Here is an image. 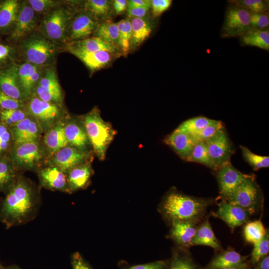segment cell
Instances as JSON below:
<instances>
[{
	"label": "cell",
	"mask_w": 269,
	"mask_h": 269,
	"mask_svg": "<svg viewBox=\"0 0 269 269\" xmlns=\"http://www.w3.org/2000/svg\"><path fill=\"white\" fill-rule=\"evenodd\" d=\"M169 259L159 260L150 263L135 265H126L121 269H168Z\"/></svg>",
	"instance_id": "cell-48"
},
{
	"label": "cell",
	"mask_w": 269,
	"mask_h": 269,
	"mask_svg": "<svg viewBox=\"0 0 269 269\" xmlns=\"http://www.w3.org/2000/svg\"><path fill=\"white\" fill-rule=\"evenodd\" d=\"M43 151L37 141L14 145L10 159L15 168L31 169L42 160Z\"/></svg>",
	"instance_id": "cell-7"
},
{
	"label": "cell",
	"mask_w": 269,
	"mask_h": 269,
	"mask_svg": "<svg viewBox=\"0 0 269 269\" xmlns=\"http://www.w3.org/2000/svg\"><path fill=\"white\" fill-rule=\"evenodd\" d=\"M3 266L2 265V264H1L0 262V269H1L2 268H3Z\"/></svg>",
	"instance_id": "cell-60"
},
{
	"label": "cell",
	"mask_w": 269,
	"mask_h": 269,
	"mask_svg": "<svg viewBox=\"0 0 269 269\" xmlns=\"http://www.w3.org/2000/svg\"><path fill=\"white\" fill-rule=\"evenodd\" d=\"M209 246L217 252L222 250L221 243L216 237L208 218L199 224L192 241V246Z\"/></svg>",
	"instance_id": "cell-26"
},
{
	"label": "cell",
	"mask_w": 269,
	"mask_h": 269,
	"mask_svg": "<svg viewBox=\"0 0 269 269\" xmlns=\"http://www.w3.org/2000/svg\"><path fill=\"white\" fill-rule=\"evenodd\" d=\"M22 101L14 99L0 91V108L2 110L20 109Z\"/></svg>",
	"instance_id": "cell-50"
},
{
	"label": "cell",
	"mask_w": 269,
	"mask_h": 269,
	"mask_svg": "<svg viewBox=\"0 0 269 269\" xmlns=\"http://www.w3.org/2000/svg\"><path fill=\"white\" fill-rule=\"evenodd\" d=\"M12 141H13V136L10 128L0 123V154L5 152L8 149Z\"/></svg>",
	"instance_id": "cell-46"
},
{
	"label": "cell",
	"mask_w": 269,
	"mask_h": 269,
	"mask_svg": "<svg viewBox=\"0 0 269 269\" xmlns=\"http://www.w3.org/2000/svg\"><path fill=\"white\" fill-rule=\"evenodd\" d=\"M70 23L67 31L69 38L78 41L88 38L94 33L100 22L85 12L78 13Z\"/></svg>",
	"instance_id": "cell-13"
},
{
	"label": "cell",
	"mask_w": 269,
	"mask_h": 269,
	"mask_svg": "<svg viewBox=\"0 0 269 269\" xmlns=\"http://www.w3.org/2000/svg\"><path fill=\"white\" fill-rule=\"evenodd\" d=\"M64 132L68 144L79 149L85 150L89 141L83 126L72 122L64 126Z\"/></svg>",
	"instance_id": "cell-29"
},
{
	"label": "cell",
	"mask_w": 269,
	"mask_h": 269,
	"mask_svg": "<svg viewBox=\"0 0 269 269\" xmlns=\"http://www.w3.org/2000/svg\"><path fill=\"white\" fill-rule=\"evenodd\" d=\"M240 41L244 45L254 46L269 51V30H259L251 28L240 37Z\"/></svg>",
	"instance_id": "cell-32"
},
{
	"label": "cell",
	"mask_w": 269,
	"mask_h": 269,
	"mask_svg": "<svg viewBox=\"0 0 269 269\" xmlns=\"http://www.w3.org/2000/svg\"><path fill=\"white\" fill-rule=\"evenodd\" d=\"M253 269H269V257L267 255L260 260Z\"/></svg>",
	"instance_id": "cell-57"
},
{
	"label": "cell",
	"mask_w": 269,
	"mask_h": 269,
	"mask_svg": "<svg viewBox=\"0 0 269 269\" xmlns=\"http://www.w3.org/2000/svg\"><path fill=\"white\" fill-rule=\"evenodd\" d=\"M187 161L198 162L212 170H216L210 159L205 142L198 141L195 143Z\"/></svg>",
	"instance_id": "cell-37"
},
{
	"label": "cell",
	"mask_w": 269,
	"mask_h": 269,
	"mask_svg": "<svg viewBox=\"0 0 269 269\" xmlns=\"http://www.w3.org/2000/svg\"><path fill=\"white\" fill-rule=\"evenodd\" d=\"M24 56L30 64L42 65L54 55L55 49L48 40L40 37H32L26 40L23 45Z\"/></svg>",
	"instance_id": "cell-9"
},
{
	"label": "cell",
	"mask_w": 269,
	"mask_h": 269,
	"mask_svg": "<svg viewBox=\"0 0 269 269\" xmlns=\"http://www.w3.org/2000/svg\"><path fill=\"white\" fill-rule=\"evenodd\" d=\"M150 7V0H128V8Z\"/></svg>",
	"instance_id": "cell-56"
},
{
	"label": "cell",
	"mask_w": 269,
	"mask_h": 269,
	"mask_svg": "<svg viewBox=\"0 0 269 269\" xmlns=\"http://www.w3.org/2000/svg\"><path fill=\"white\" fill-rule=\"evenodd\" d=\"M16 171L10 158L0 157V191L6 193L16 181Z\"/></svg>",
	"instance_id": "cell-33"
},
{
	"label": "cell",
	"mask_w": 269,
	"mask_h": 269,
	"mask_svg": "<svg viewBox=\"0 0 269 269\" xmlns=\"http://www.w3.org/2000/svg\"><path fill=\"white\" fill-rule=\"evenodd\" d=\"M28 108L39 124L45 126L53 124L60 115V109L56 104L43 101L37 97L31 99Z\"/></svg>",
	"instance_id": "cell-16"
},
{
	"label": "cell",
	"mask_w": 269,
	"mask_h": 269,
	"mask_svg": "<svg viewBox=\"0 0 269 269\" xmlns=\"http://www.w3.org/2000/svg\"><path fill=\"white\" fill-rule=\"evenodd\" d=\"M230 2L247 9L251 13L267 12L269 7V0H236Z\"/></svg>",
	"instance_id": "cell-40"
},
{
	"label": "cell",
	"mask_w": 269,
	"mask_h": 269,
	"mask_svg": "<svg viewBox=\"0 0 269 269\" xmlns=\"http://www.w3.org/2000/svg\"><path fill=\"white\" fill-rule=\"evenodd\" d=\"M69 50L74 52H95L107 50L121 54L119 48L96 36L75 41L70 45Z\"/></svg>",
	"instance_id": "cell-24"
},
{
	"label": "cell",
	"mask_w": 269,
	"mask_h": 269,
	"mask_svg": "<svg viewBox=\"0 0 269 269\" xmlns=\"http://www.w3.org/2000/svg\"><path fill=\"white\" fill-rule=\"evenodd\" d=\"M72 269H93L89 263L79 252L74 253L71 257Z\"/></svg>",
	"instance_id": "cell-53"
},
{
	"label": "cell",
	"mask_w": 269,
	"mask_h": 269,
	"mask_svg": "<svg viewBox=\"0 0 269 269\" xmlns=\"http://www.w3.org/2000/svg\"><path fill=\"white\" fill-rule=\"evenodd\" d=\"M222 269H251V265L250 264V262L248 263H247L246 264L233 267H230V268H224Z\"/></svg>",
	"instance_id": "cell-58"
},
{
	"label": "cell",
	"mask_w": 269,
	"mask_h": 269,
	"mask_svg": "<svg viewBox=\"0 0 269 269\" xmlns=\"http://www.w3.org/2000/svg\"><path fill=\"white\" fill-rule=\"evenodd\" d=\"M36 86L43 90L61 89L56 73L54 70L49 69L40 78Z\"/></svg>",
	"instance_id": "cell-44"
},
{
	"label": "cell",
	"mask_w": 269,
	"mask_h": 269,
	"mask_svg": "<svg viewBox=\"0 0 269 269\" xmlns=\"http://www.w3.org/2000/svg\"><path fill=\"white\" fill-rule=\"evenodd\" d=\"M94 33V36L118 47L119 30L117 22L115 23L112 20L100 22Z\"/></svg>",
	"instance_id": "cell-34"
},
{
	"label": "cell",
	"mask_w": 269,
	"mask_h": 269,
	"mask_svg": "<svg viewBox=\"0 0 269 269\" xmlns=\"http://www.w3.org/2000/svg\"><path fill=\"white\" fill-rule=\"evenodd\" d=\"M215 201L212 198L197 197L170 189L158 206V211L169 224L175 220L201 221L207 209Z\"/></svg>",
	"instance_id": "cell-2"
},
{
	"label": "cell",
	"mask_w": 269,
	"mask_h": 269,
	"mask_svg": "<svg viewBox=\"0 0 269 269\" xmlns=\"http://www.w3.org/2000/svg\"><path fill=\"white\" fill-rule=\"evenodd\" d=\"M82 122L95 154L100 160H103L116 134L115 130L110 123L102 119L96 108L86 114Z\"/></svg>",
	"instance_id": "cell-3"
},
{
	"label": "cell",
	"mask_w": 269,
	"mask_h": 269,
	"mask_svg": "<svg viewBox=\"0 0 269 269\" xmlns=\"http://www.w3.org/2000/svg\"><path fill=\"white\" fill-rule=\"evenodd\" d=\"M14 49L10 45L0 43V68L6 67L12 59Z\"/></svg>",
	"instance_id": "cell-52"
},
{
	"label": "cell",
	"mask_w": 269,
	"mask_h": 269,
	"mask_svg": "<svg viewBox=\"0 0 269 269\" xmlns=\"http://www.w3.org/2000/svg\"><path fill=\"white\" fill-rule=\"evenodd\" d=\"M218 171L217 179L223 200L230 195L250 175L239 171L230 161L224 164Z\"/></svg>",
	"instance_id": "cell-10"
},
{
	"label": "cell",
	"mask_w": 269,
	"mask_h": 269,
	"mask_svg": "<svg viewBox=\"0 0 269 269\" xmlns=\"http://www.w3.org/2000/svg\"><path fill=\"white\" fill-rule=\"evenodd\" d=\"M53 164L66 174L72 168L80 164L86 163L89 153L67 145L54 154Z\"/></svg>",
	"instance_id": "cell-12"
},
{
	"label": "cell",
	"mask_w": 269,
	"mask_h": 269,
	"mask_svg": "<svg viewBox=\"0 0 269 269\" xmlns=\"http://www.w3.org/2000/svg\"><path fill=\"white\" fill-rule=\"evenodd\" d=\"M201 222L195 220L173 221L169 224L170 228L168 238L173 241L176 247L188 249L192 246V240Z\"/></svg>",
	"instance_id": "cell-11"
},
{
	"label": "cell",
	"mask_w": 269,
	"mask_h": 269,
	"mask_svg": "<svg viewBox=\"0 0 269 269\" xmlns=\"http://www.w3.org/2000/svg\"><path fill=\"white\" fill-rule=\"evenodd\" d=\"M112 6L114 12L120 14L124 12L128 8V0H115L112 1Z\"/></svg>",
	"instance_id": "cell-55"
},
{
	"label": "cell",
	"mask_w": 269,
	"mask_h": 269,
	"mask_svg": "<svg viewBox=\"0 0 269 269\" xmlns=\"http://www.w3.org/2000/svg\"><path fill=\"white\" fill-rule=\"evenodd\" d=\"M150 7L127 8V18H144L148 13Z\"/></svg>",
	"instance_id": "cell-54"
},
{
	"label": "cell",
	"mask_w": 269,
	"mask_h": 269,
	"mask_svg": "<svg viewBox=\"0 0 269 269\" xmlns=\"http://www.w3.org/2000/svg\"><path fill=\"white\" fill-rule=\"evenodd\" d=\"M39 207V199L31 184L17 178L0 203V221L7 229L33 219Z\"/></svg>",
	"instance_id": "cell-1"
},
{
	"label": "cell",
	"mask_w": 269,
	"mask_h": 269,
	"mask_svg": "<svg viewBox=\"0 0 269 269\" xmlns=\"http://www.w3.org/2000/svg\"><path fill=\"white\" fill-rule=\"evenodd\" d=\"M17 67V65L12 63L0 68V91L12 98L22 101L24 97L18 81Z\"/></svg>",
	"instance_id": "cell-17"
},
{
	"label": "cell",
	"mask_w": 269,
	"mask_h": 269,
	"mask_svg": "<svg viewBox=\"0 0 269 269\" xmlns=\"http://www.w3.org/2000/svg\"><path fill=\"white\" fill-rule=\"evenodd\" d=\"M240 148L244 159L254 170H257L269 166V156L256 154L244 146L241 145Z\"/></svg>",
	"instance_id": "cell-39"
},
{
	"label": "cell",
	"mask_w": 269,
	"mask_h": 269,
	"mask_svg": "<svg viewBox=\"0 0 269 269\" xmlns=\"http://www.w3.org/2000/svg\"><path fill=\"white\" fill-rule=\"evenodd\" d=\"M251 28L259 30H268L269 25V14L267 12L251 13Z\"/></svg>",
	"instance_id": "cell-47"
},
{
	"label": "cell",
	"mask_w": 269,
	"mask_h": 269,
	"mask_svg": "<svg viewBox=\"0 0 269 269\" xmlns=\"http://www.w3.org/2000/svg\"><path fill=\"white\" fill-rule=\"evenodd\" d=\"M214 120L204 117H194L182 122L176 129L192 135L214 122Z\"/></svg>",
	"instance_id": "cell-38"
},
{
	"label": "cell",
	"mask_w": 269,
	"mask_h": 269,
	"mask_svg": "<svg viewBox=\"0 0 269 269\" xmlns=\"http://www.w3.org/2000/svg\"><path fill=\"white\" fill-rule=\"evenodd\" d=\"M223 200L240 207L252 215L258 213L262 208L264 196L255 176L250 175L230 195Z\"/></svg>",
	"instance_id": "cell-4"
},
{
	"label": "cell",
	"mask_w": 269,
	"mask_h": 269,
	"mask_svg": "<svg viewBox=\"0 0 269 269\" xmlns=\"http://www.w3.org/2000/svg\"><path fill=\"white\" fill-rule=\"evenodd\" d=\"M269 235L268 231L262 240L254 244L249 261L250 265L254 266L262 258L269 255Z\"/></svg>",
	"instance_id": "cell-41"
},
{
	"label": "cell",
	"mask_w": 269,
	"mask_h": 269,
	"mask_svg": "<svg viewBox=\"0 0 269 269\" xmlns=\"http://www.w3.org/2000/svg\"><path fill=\"white\" fill-rule=\"evenodd\" d=\"M36 25L35 11L28 1L20 4L16 20L10 33V39L17 40L30 33Z\"/></svg>",
	"instance_id": "cell-15"
},
{
	"label": "cell",
	"mask_w": 269,
	"mask_h": 269,
	"mask_svg": "<svg viewBox=\"0 0 269 269\" xmlns=\"http://www.w3.org/2000/svg\"><path fill=\"white\" fill-rule=\"evenodd\" d=\"M87 12L99 22L111 20L113 8L112 1L109 0H89L85 2Z\"/></svg>",
	"instance_id": "cell-31"
},
{
	"label": "cell",
	"mask_w": 269,
	"mask_h": 269,
	"mask_svg": "<svg viewBox=\"0 0 269 269\" xmlns=\"http://www.w3.org/2000/svg\"><path fill=\"white\" fill-rule=\"evenodd\" d=\"M251 17L250 11L231 3L226 11L221 36L224 38L240 37L251 28Z\"/></svg>",
	"instance_id": "cell-5"
},
{
	"label": "cell",
	"mask_w": 269,
	"mask_h": 269,
	"mask_svg": "<svg viewBox=\"0 0 269 269\" xmlns=\"http://www.w3.org/2000/svg\"><path fill=\"white\" fill-rule=\"evenodd\" d=\"M168 269H204L196 263L188 249L175 247L169 259Z\"/></svg>",
	"instance_id": "cell-28"
},
{
	"label": "cell",
	"mask_w": 269,
	"mask_h": 269,
	"mask_svg": "<svg viewBox=\"0 0 269 269\" xmlns=\"http://www.w3.org/2000/svg\"><path fill=\"white\" fill-rule=\"evenodd\" d=\"M71 17V13L64 8H58L50 11L43 20L44 33L52 40H62L67 33Z\"/></svg>",
	"instance_id": "cell-8"
},
{
	"label": "cell",
	"mask_w": 269,
	"mask_h": 269,
	"mask_svg": "<svg viewBox=\"0 0 269 269\" xmlns=\"http://www.w3.org/2000/svg\"><path fill=\"white\" fill-rule=\"evenodd\" d=\"M223 127L221 122L215 120L214 122L192 136L195 143L198 141L205 142Z\"/></svg>",
	"instance_id": "cell-43"
},
{
	"label": "cell",
	"mask_w": 269,
	"mask_h": 269,
	"mask_svg": "<svg viewBox=\"0 0 269 269\" xmlns=\"http://www.w3.org/2000/svg\"><path fill=\"white\" fill-rule=\"evenodd\" d=\"M20 3L17 0L0 1V35L11 32L14 26Z\"/></svg>",
	"instance_id": "cell-25"
},
{
	"label": "cell",
	"mask_w": 269,
	"mask_h": 269,
	"mask_svg": "<svg viewBox=\"0 0 269 269\" xmlns=\"http://www.w3.org/2000/svg\"><path fill=\"white\" fill-rule=\"evenodd\" d=\"M129 19L131 26V48L133 50L149 37L153 30V25L146 17Z\"/></svg>",
	"instance_id": "cell-27"
},
{
	"label": "cell",
	"mask_w": 269,
	"mask_h": 269,
	"mask_svg": "<svg viewBox=\"0 0 269 269\" xmlns=\"http://www.w3.org/2000/svg\"><path fill=\"white\" fill-rule=\"evenodd\" d=\"M205 143L210 159L216 170L230 161L234 148L223 127Z\"/></svg>",
	"instance_id": "cell-6"
},
{
	"label": "cell",
	"mask_w": 269,
	"mask_h": 269,
	"mask_svg": "<svg viewBox=\"0 0 269 269\" xmlns=\"http://www.w3.org/2000/svg\"><path fill=\"white\" fill-rule=\"evenodd\" d=\"M183 159L188 160L195 142L192 136L184 132L175 130L164 140Z\"/></svg>",
	"instance_id": "cell-20"
},
{
	"label": "cell",
	"mask_w": 269,
	"mask_h": 269,
	"mask_svg": "<svg viewBox=\"0 0 269 269\" xmlns=\"http://www.w3.org/2000/svg\"><path fill=\"white\" fill-rule=\"evenodd\" d=\"M35 12H45L56 6L58 2L52 0H29L27 1Z\"/></svg>",
	"instance_id": "cell-49"
},
{
	"label": "cell",
	"mask_w": 269,
	"mask_h": 269,
	"mask_svg": "<svg viewBox=\"0 0 269 269\" xmlns=\"http://www.w3.org/2000/svg\"><path fill=\"white\" fill-rule=\"evenodd\" d=\"M35 93L37 98L47 102H59L62 100V92L61 89L43 90L36 86Z\"/></svg>",
	"instance_id": "cell-45"
},
{
	"label": "cell",
	"mask_w": 269,
	"mask_h": 269,
	"mask_svg": "<svg viewBox=\"0 0 269 269\" xmlns=\"http://www.w3.org/2000/svg\"><path fill=\"white\" fill-rule=\"evenodd\" d=\"M80 59L91 70L96 71L111 65L116 58L121 55L107 50L95 52H74L72 53Z\"/></svg>",
	"instance_id": "cell-21"
},
{
	"label": "cell",
	"mask_w": 269,
	"mask_h": 269,
	"mask_svg": "<svg viewBox=\"0 0 269 269\" xmlns=\"http://www.w3.org/2000/svg\"><path fill=\"white\" fill-rule=\"evenodd\" d=\"M38 176L43 187L68 192L67 175L57 166L53 165L41 169Z\"/></svg>",
	"instance_id": "cell-19"
},
{
	"label": "cell",
	"mask_w": 269,
	"mask_h": 269,
	"mask_svg": "<svg viewBox=\"0 0 269 269\" xmlns=\"http://www.w3.org/2000/svg\"><path fill=\"white\" fill-rule=\"evenodd\" d=\"M1 269H20V268L16 265H13L7 267H3Z\"/></svg>",
	"instance_id": "cell-59"
},
{
	"label": "cell",
	"mask_w": 269,
	"mask_h": 269,
	"mask_svg": "<svg viewBox=\"0 0 269 269\" xmlns=\"http://www.w3.org/2000/svg\"><path fill=\"white\" fill-rule=\"evenodd\" d=\"M119 30L118 47L122 55L127 56L132 50L131 26L130 19L126 18L117 22Z\"/></svg>",
	"instance_id": "cell-35"
},
{
	"label": "cell",
	"mask_w": 269,
	"mask_h": 269,
	"mask_svg": "<svg viewBox=\"0 0 269 269\" xmlns=\"http://www.w3.org/2000/svg\"><path fill=\"white\" fill-rule=\"evenodd\" d=\"M217 252L204 269H222L249 263L247 257L242 256L232 249Z\"/></svg>",
	"instance_id": "cell-22"
},
{
	"label": "cell",
	"mask_w": 269,
	"mask_h": 269,
	"mask_svg": "<svg viewBox=\"0 0 269 269\" xmlns=\"http://www.w3.org/2000/svg\"><path fill=\"white\" fill-rule=\"evenodd\" d=\"M268 231L259 219L248 222L244 227L243 235L247 242L254 245L262 240Z\"/></svg>",
	"instance_id": "cell-36"
},
{
	"label": "cell",
	"mask_w": 269,
	"mask_h": 269,
	"mask_svg": "<svg viewBox=\"0 0 269 269\" xmlns=\"http://www.w3.org/2000/svg\"><path fill=\"white\" fill-rule=\"evenodd\" d=\"M26 117V113L21 109L1 110L0 112L1 123L11 128Z\"/></svg>",
	"instance_id": "cell-42"
},
{
	"label": "cell",
	"mask_w": 269,
	"mask_h": 269,
	"mask_svg": "<svg viewBox=\"0 0 269 269\" xmlns=\"http://www.w3.org/2000/svg\"><path fill=\"white\" fill-rule=\"evenodd\" d=\"M172 3L171 0H151V10L153 17L160 15L167 10Z\"/></svg>",
	"instance_id": "cell-51"
},
{
	"label": "cell",
	"mask_w": 269,
	"mask_h": 269,
	"mask_svg": "<svg viewBox=\"0 0 269 269\" xmlns=\"http://www.w3.org/2000/svg\"><path fill=\"white\" fill-rule=\"evenodd\" d=\"M64 125L57 124L46 134L44 142L49 153L54 154L61 148L68 145L64 132Z\"/></svg>",
	"instance_id": "cell-30"
},
{
	"label": "cell",
	"mask_w": 269,
	"mask_h": 269,
	"mask_svg": "<svg viewBox=\"0 0 269 269\" xmlns=\"http://www.w3.org/2000/svg\"><path fill=\"white\" fill-rule=\"evenodd\" d=\"M221 219L232 230L249 221L250 214L243 208L223 200L213 214Z\"/></svg>",
	"instance_id": "cell-14"
},
{
	"label": "cell",
	"mask_w": 269,
	"mask_h": 269,
	"mask_svg": "<svg viewBox=\"0 0 269 269\" xmlns=\"http://www.w3.org/2000/svg\"><path fill=\"white\" fill-rule=\"evenodd\" d=\"M93 170L89 163L80 164L67 173L68 192L71 193L86 187L90 182Z\"/></svg>",
	"instance_id": "cell-23"
},
{
	"label": "cell",
	"mask_w": 269,
	"mask_h": 269,
	"mask_svg": "<svg viewBox=\"0 0 269 269\" xmlns=\"http://www.w3.org/2000/svg\"><path fill=\"white\" fill-rule=\"evenodd\" d=\"M10 129L14 145L37 141L41 130L37 121L29 117H26Z\"/></svg>",
	"instance_id": "cell-18"
}]
</instances>
